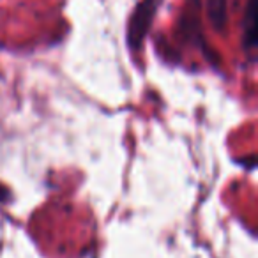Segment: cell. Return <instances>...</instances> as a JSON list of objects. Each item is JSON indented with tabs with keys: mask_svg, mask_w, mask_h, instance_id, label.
Returning a JSON list of instances; mask_svg holds the SVG:
<instances>
[{
	"mask_svg": "<svg viewBox=\"0 0 258 258\" xmlns=\"http://www.w3.org/2000/svg\"><path fill=\"white\" fill-rule=\"evenodd\" d=\"M159 4H161V0H142L135 8L127 23V44L133 51H138L144 44Z\"/></svg>",
	"mask_w": 258,
	"mask_h": 258,
	"instance_id": "obj_1",
	"label": "cell"
},
{
	"mask_svg": "<svg viewBox=\"0 0 258 258\" xmlns=\"http://www.w3.org/2000/svg\"><path fill=\"white\" fill-rule=\"evenodd\" d=\"M200 4L198 0H187L186 11L180 20V32L184 34V39L189 43L197 44V46H204V36H202V27H200Z\"/></svg>",
	"mask_w": 258,
	"mask_h": 258,
	"instance_id": "obj_2",
	"label": "cell"
},
{
	"mask_svg": "<svg viewBox=\"0 0 258 258\" xmlns=\"http://www.w3.org/2000/svg\"><path fill=\"white\" fill-rule=\"evenodd\" d=\"M244 36L242 46L247 53H253L256 46V0H247L246 13H244Z\"/></svg>",
	"mask_w": 258,
	"mask_h": 258,
	"instance_id": "obj_3",
	"label": "cell"
},
{
	"mask_svg": "<svg viewBox=\"0 0 258 258\" xmlns=\"http://www.w3.org/2000/svg\"><path fill=\"white\" fill-rule=\"evenodd\" d=\"M207 11L214 29L223 30V27L226 25V20H228V15H226V0H209Z\"/></svg>",
	"mask_w": 258,
	"mask_h": 258,
	"instance_id": "obj_4",
	"label": "cell"
}]
</instances>
